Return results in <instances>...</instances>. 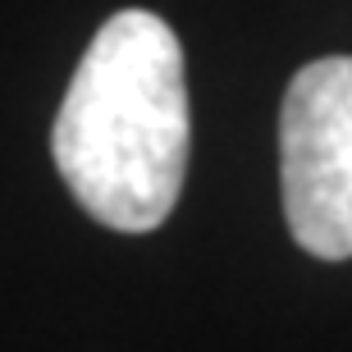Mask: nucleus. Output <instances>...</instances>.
I'll use <instances>...</instances> for the list:
<instances>
[{"mask_svg": "<svg viewBox=\"0 0 352 352\" xmlns=\"http://www.w3.org/2000/svg\"><path fill=\"white\" fill-rule=\"evenodd\" d=\"M192 110L174 28L119 10L82 51L51 133V156L82 210L115 234L170 220L188 174Z\"/></svg>", "mask_w": 352, "mask_h": 352, "instance_id": "obj_1", "label": "nucleus"}, {"mask_svg": "<svg viewBox=\"0 0 352 352\" xmlns=\"http://www.w3.org/2000/svg\"><path fill=\"white\" fill-rule=\"evenodd\" d=\"M279 188L288 234L320 261L352 256V55L293 74L279 110Z\"/></svg>", "mask_w": 352, "mask_h": 352, "instance_id": "obj_2", "label": "nucleus"}]
</instances>
